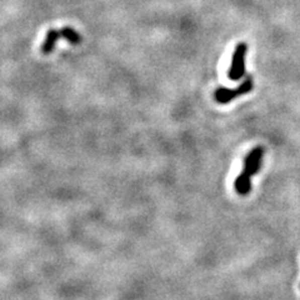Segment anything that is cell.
<instances>
[{
    "label": "cell",
    "instance_id": "1",
    "mask_svg": "<svg viewBox=\"0 0 300 300\" xmlns=\"http://www.w3.org/2000/svg\"><path fill=\"white\" fill-rule=\"evenodd\" d=\"M264 149L262 146H257L247 155L244 160V169L242 174L237 178L234 183L235 190L240 195H247L252 190V177L259 172L262 167V160Z\"/></svg>",
    "mask_w": 300,
    "mask_h": 300
},
{
    "label": "cell",
    "instance_id": "3",
    "mask_svg": "<svg viewBox=\"0 0 300 300\" xmlns=\"http://www.w3.org/2000/svg\"><path fill=\"white\" fill-rule=\"evenodd\" d=\"M248 46L245 43L238 44L235 48L234 54H233L232 65H230L229 71H228V77L230 80H240L245 74V55H247Z\"/></svg>",
    "mask_w": 300,
    "mask_h": 300
},
{
    "label": "cell",
    "instance_id": "2",
    "mask_svg": "<svg viewBox=\"0 0 300 300\" xmlns=\"http://www.w3.org/2000/svg\"><path fill=\"white\" fill-rule=\"evenodd\" d=\"M253 87H254V82H253L252 77H248L242 84L238 88H234V89H229V88H219V89L215 90V100L220 104H227V103L232 102L235 98L242 97V95L248 94L253 90Z\"/></svg>",
    "mask_w": 300,
    "mask_h": 300
},
{
    "label": "cell",
    "instance_id": "5",
    "mask_svg": "<svg viewBox=\"0 0 300 300\" xmlns=\"http://www.w3.org/2000/svg\"><path fill=\"white\" fill-rule=\"evenodd\" d=\"M59 32H60V37L65 38L69 43L74 44V45H78V44H80V41H82V37L75 32L73 28L65 27L61 30H59Z\"/></svg>",
    "mask_w": 300,
    "mask_h": 300
},
{
    "label": "cell",
    "instance_id": "4",
    "mask_svg": "<svg viewBox=\"0 0 300 300\" xmlns=\"http://www.w3.org/2000/svg\"><path fill=\"white\" fill-rule=\"evenodd\" d=\"M60 38V32L56 29H50L48 33H46L45 40H44L43 45H41V53L48 55L55 48V44L58 41V39Z\"/></svg>",
    "mask_w": 300,
    "mask_h": 300
}]
</instances>
